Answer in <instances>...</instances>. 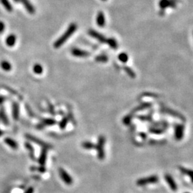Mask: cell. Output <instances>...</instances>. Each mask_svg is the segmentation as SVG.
I'll use <instances>...</instances> for the list:
<instances>
[{
	"instance_id": "5bb4252c",
	"label": "cell",
	"mask_w": 193,
	"mask_h": 193,
	"mask_svg": "<svg viewBox=\"0 0 193 193\" xmlns=\"http://www.w3.org/2000/svg\"><path fill=\"white\" fill-rule=\"evenodd\" d=\"M47 150H48V149L42 148L40 157H39L38 162L42 166H44L45 165V163H46L47 157Z\"/></svg>"
},
{
	"instance_id": "7a4b0ae2",
	"label": "cell",
	"mask_w": 193,
	"mask_h": 193,
	"mask_svg": "<svg viewBox=\"0 0 193 193\" xmlns=\"http://www.w3.org/2000/svg\"><path fill=\"white\" fill-rule=\"evenodd\" d=\"M106 142V138L104 135H100L98 138L97 144L95 145V149L97 152V157L100 160H102L105 157L104 152V145Z\"/></svg>"
},
{
	"instance_id": "9c48e42d",
	"label": "cell",
	"mask_w": 193,
	"mask_h": 193,
	"mask_svg": "<svg viewBox=\"0 0 193 193\" xmlns=\"http://www.w3.org/2000/svg\"><path fill=\"white\" fill-rule=\"evenodd\" d=\"M71 54L74 57H80V58H83V57H87L89 56L90 53L88 51L81 50L79 48H73L71 50Z\"/></svg>"
},
{
	"instance_id": "8992f818",
	"label": "cell",
	"mask_w": 193,
	"mask_h": 193,
	"mask_svg": "<svg viewBox=\"0 0 193 193\" xmlns=\"http://www.w3.org/2000/svg\"><path fill=\"white\" fill-rule=\"evenodd\" d=\"M59 176H60V178L62 180V181L65 182V184H67V185H71V184H72V178L70 174H69L66 170H64L63 168H59Z\"/></svg>"
},
{
	"instance_id": "d4e9b609",
	"label": "cell",
	"mask_w": 193,
	"mask_h": 193,
	"mask_svg": "<svg viewBox=\"0 0 193 193\" xmlns=\"http://www.w3.org/2000/svg\"><path fill=\"white\" fill-rule=\"evenodd\" d=\"M123 69L125 71V72L127 73V75H128L129 77H130L131 78L136 77V74H135V72L132 70V68H130V67L127 66H124L123 67Z\"/></svg>"
},
{
	"instance_id": "8fae6325",
	"label": "cell",
	"mask_w": 193,
	"mask_h": 193,
	"mask_svg": "<svg viewBox=\"0 0 193 193\" xmlns=\"http://www.w3.org/2000/svg\"><path fill=\"white\" fill-rule=\"evenodd\" d=\"M20 2L22 3V5H24V8H25L26 11L31 14H34L35 13V8L30 2V0H20Z\"/></svg>"
},
{
	"instance_id": "484cf974",
	"label": "cell",
	"mask_w": 193,
	"mask_h": 193,
	"mask_svg": "<svg viewBox=\"0 0 193 193\" xmlns=\"http://www.w3.org/2000/svg\"><path fill=\"white\" fill-rule=\"evenodd\" d=\"M33 71L37 75H41L43 72V67L40 64H36L33 67Z\"/></svg>"
},
{
	"instance_id": "6da1fadb",
	"label": "cell",
	"mask_w": 193,
	"mask_h": 193,
	"mask_svg": "<svg viewBox=\"0 0 193 193\" xmlns=\"http://www.w3.org/2000/svg\"><path fill=\"white\" fill-rule=\"evenodd\" d=\"M77 29V24L75 22H72L69 24L68 27H67V30L64 32L63 34L61 36L57 39L54 43V47L55 49H58L59 47H61L62 45L71 37V36L75 33Z\"/></svg>"
},
{
	"instance_id": "f546056e",
	"label": "cell",
	"mask_w": 193,
	"mask_h": 193,
	"mask_svg": "<svg viewBox=\"0 0 193 193\" xmlns=\"http://www.w3.org/2000/svg\"><path fill=\"white\" fill-rule=\"evenodd\" d=\"M68 121H69L68 118L65 117V118L61 120V122H59V127H60V129H65L67 126V123H68Z\"/></svg>"
},
{
	"instance_id": "9a60e30c",
	"label": "cell",
	"mask_w": 193,
	"mask_h": 193,
	"mask_svg": "<svg viewBox=\"0 0 193 193\" xmlns=\"http://www.w3.org/2000/svg\"><path fill=\"white\" fill-rule=\"evenodd\" d=\"M5 142L6 145H7L8 146L11 147L13 149H18V144L15 140H14L13 139L9 138V137H6L5 139Z\"/></svg>"
},
{
	"instance_id": "d6a6232c",
	"label": "cell",
	"mask_w": 193,
	"mask_h": 193,
	"mask_svg": "<svg viewBox=\"0 0 193 193\" xmlns=\"http://www.w3.org/2000/svg\"><path fill=\"white\" fill-rule=\"evenodd\" d=\"M34 188H32V187H30V188H29L24 193H34Z\"/></svg>"
},
{
	"instance_id": "ac0fdd59",
	"label": "cell",
	"mask_w": 193,
	"mask_h": 193,
	"mask_svg": "<svg viewBox=\"0 0 193 193\" xmlns=\"http://www.w3.org/2000/svg\"><path fill=\"white\" fill-rule=\"evenodd\" d=\"M106 44H107L110 46V48L113 49V50H117L118 48V43L115 39L113 37H110L107 38V40Z\"/></svg>"
},
{
	"instance_id": "44dd1931",
	"label": "cell",
	"mask_w": 193,
	"mask_h": 193,
	"mask_svg": "<svg viewBox=\"0 0 193 193\" xmlns=\"http://www.w3.org/2000/svg\"><path fill=\"white\" fill-rule=\"evenodd\" d=\"M0 2H1L2 5H3V7L5 8V9L7 10V12H12V10H13V7H12V4L9 2V0H0Z\"/></svg>"
},
{
	"instance_id": "1f68e13d",
	"label": "cell",
	"mask_w": 193,
	"mask_h": 193,
	"mask_svg": "<svg viewBox=\"0 0 193 193\" xmlns=\"http://www.w3.org/2000/svg\"><path fill=\"white\" fill-rule=\"evenodd\" d=\"M5 30V24L2 21H0V34L3 33Z\"/></svg>"
},
{
	"instance_id": "ffe728a7",
	"label": "cell",
	"mask_w": 193,
	"mask_h": 193,
	"mask_svg": "<svg viewBox=\"0 0 193 193\" xmlns=\"http://www.w3.org/2000/svg\"><path fill=\"white\" fill-rule=\"evenodd\" d=\"M56 124V121H55L54 119H50V118H47L44 119L42 121V125H40L42 127V128L44 126H52Z\"/></svg>"
},
{
	"instance_id": "277c9868",
	"label": "cell",
	"mask_w": 193,
	"mask_h": 193,
	"mask_svg": "<svg viewBox=\"0 0 193 193\" xmlns=\"http://www.w3.org/2000/svg\"><path fill=\"white\" fill-rule=\"evenodd\" d=\"M180 2V0H160L159 6L160 9L165 11L167 8H175Z\"/></svg>"
},
{
	"instance_id": "5b68a950",
	"label": "cell",
	"mask_w": 193,
	"mask_h": 193,
	"mask_svg": "<svg viewBox=\"0 0 193 193\" xmlns=\"http://www.w3.org/2000/svg\"><path fill=\"white\" fill-rule=\"evenodd\" d=\"M88 34H89L90 37H92V38L95 39L96 40H97L98 42H100V43H102V44H105V43L107 42V38L104 34L100 33L99 32L93 30V29H90V30H88Z\"/></svg>"
},
{
	"instance_id": "603a6c76",
	"label": "cell",
	"mask_w": 193,
	"mask_h": 193,
	"mask_svg": "<svg viewBox=\"0 0 193 193\" xmlns=\"http://www.w3.org/2000/svg\"><path fill=\"white\" fill-rule=\"evenodd\" d=\"M82 147H83L84 149H88V150H90V149H95V145L94 143L91 142L89 141H85L83 142L82 143Z\"/></svg>"
},
{
	"instance_id": "f1b7e54d",
	"label": "cell",
	"mask_w": 193,
	"mask_h": 193,
	"mask_svg": "<svg viewBox=\"0 0 193 193\" xmlns=\"http://www.w3.org/2000/svg\"><path fill=\"white\" fill-rule=\"evenodd\" d=\"M149 107H151L150 103H143V104H141L140 105H139L137 108H135V112H137V111H140V110H145V109L148 108Z\"/></svg>"
},
{
	"instance_id": "52a82bcc",
	"label": "cell",
	"mask_w": 193,
	"mask_h": 193,
	"mask_svg": "<svg viewBox=\"0 0 193 193\" xmlns=\"http://www.w3.org/2000/svg\"><path fill=\"white\" fill-rule=\"evenodd\" d=\"M184 126L183 125H176L174 126V138L177 140H181L184 136Z\"/></svg>"
},
{
	"instance_id": "cb8c5ba5",
	"label": "cell",
	"mask_w": 193,
	"mask_h": 193,
	"mask_svg": "<svg viewBox=\"0 0 193 193\" xmlns=\"http://www.w3.org/2000/svg\"><path fill=\"white\" fill-rule=\"evenodd\" d=\"M94 60H95L96 61H97V62L105 63L109 60V58L106 54H100V55H97V56H96L95 58H94Z\"/></svg>"
},
{
	"instance_id": "e575fe53",
	"label": "cell",
	"mask_w": 193,
	"mask_h": 193,
	"mask_svg": "<svg viewBox=\"0 0 193 193\" xmlns=\"http://www.w3.org/2000/svg\"><path fill=\"white\" fill-rule=\"evenodd\" d=\"M140 136L142 137L143 139H145L146 138V135L145 134V133H142V134H140Z\"/></svg>"
},
{
	"instance_id": "836d02e7",
	"label": "cell",
	"mask_w": 193,
	"mask_h": 193,
	"mask_svg": "<svg viewBox=\"0 0 193 193\" xmlns=\"http://www.w3.org/2000/svg\"><path fill=\"white\" fill-rule=\"evenodd\" d=\"M5 100H6V96H0V105H1V104H2Z\"/></svg>"
},
{
	"instance_id": "3957f363",
	"label": "cell",
	"mask_w": 193,
	"mask_h": 193,
	"mask_svg": "<svg viewBox=\"0 0 193 193\" xmlns=\"http://www.w3.org/2000/svg\"><path fill=\"white\" fill-rule=\"evenodd\" d=\"M159 181V178L157 175H151L147 177L140 178L137 180L136 184L137 186H145L147 184H156Z\"/></svg>"
},
{
	"instance_id": "4fadbf2b",
	"label": "cell",
	"mask_w": 193,
	"mask_h": 193,
	"mask_svg": "<svg viewBox=\"0 0 193 193\" xmlns=\"http://www.w3.org/2000/svg\"><path fill=\"white\" fill-rule=\"evenodd\" d=\"M12 117L14 120H18L19 117V106L16 102L12 103Z\"/></svg>"
},
{
	"instance_id": "30bf717a",
	"label": "cell",
	"mask_w": 193,
	"mask_h": 193,
	"mask_svg": "<svg viewBox=\"0 0 193 193\" xmlns=\"http://www.w3.org/2000/svg\"><path fill=\"white\" fill-rule=\"evenodd\" d=\"M165 179L166 180V182H167V184L169 185L170 189H171L172 191L175 192V191L177 190V184L175 181H174V180L173 179L172 175H170L169 174H165Z\"/></svg>"
},
{
	"instance_id": "8d00e7d4",
	"label": "cell",
	"mask_w": 193,
	"mask_h": 193,
	"mask_svg": "<svg viewBox=\"0 0 193 193\" xmlns=\"http://www.w3.org/2000/svg\"><path fill=\"white\" fill-rule=\"evenodd\" d=\"M13 1L14 2H16V3H18V2H20V0H13Z\"/></svg>"
},
{
	"instance_id": "d6986e66",
	"label": "cell",
	"mask_w": 193,
	"mask_h": 193,
	"mask_svg": "<svg viewBox=\"0 0 193 193\" xmlns=\"http://www.w3.org/2000/svg\"><path fill=\"white\" fill-rule=\"evenodd\" d=\"M24 146H25L26 149L29 151V154H30V157H31V159H35V157H34V149L33 148V147H32V145H31L30 142H26L24 143Z\"/></svg>"
},
{
	"instance_id": "e0dca14e",
	"label": "cell",
	"mask_w": 193,
	"mask_h": 193,
	"mask_svg": "<svg viewBox=\"0 0 193 193\" xmlns=\"http://www.w3.org/2000/svg\"><path fill=\"white\" fill-rule=\"evenodd\" d=\"M16 41H17V37L14 35V34H9L6 39V44L8 47H13L15 44Z\"/></svg>"
},
{
	"instance_id": "7402d4cb",
	"label": "cell",
	"mask_w": 193,
	"mask_h": 193,
	"mask_svg": "<svg viewBox=\"0 0 193 193\" xmlns=\"http://www.w3.org/2000/svg\"><path fill=\"white\" fill-rule=\"evenodd\" d=\"M0 65H1L2 69L3 70H5L6 72H9L12 70V65L7 60L2 61Z\"/></svg>"
},
{
	"instance_id": "f35d334b",
	"label": "cell",
	"mask_w": 193,
	"mask_h": 193,
	"mask_svg": "<svg viewBox=\"0 0 193 193\" xmlns=\"http://www.w3.org/2000/svg\"><path fill=\"white\" fill-rule=\"evenodd\" d=\"M185 193H190V192H185Z\"/></svg>"
},
{
	"instance_id": "ba28073f",
	"label": "cell",
	"mask_w": 193,
	"mask_h": 193,
	"mask_svg": "<svg viewBox=\"0 0 193 193\" xmlns=\"http://www.w3.org/2000/svg\"><path fill=\"white\" fill-rule=\"evenodd\" d=\"M26 138L29 139V140L32 141V142H34V143H36L37 145H39L40 146H41L42 147V148H47V149H49L50 148L51 146L49 144H47L46 142H43L42 140H41V139L37 138L36 137H34L32 136V135H26Z\"/></svg>"
},
{
	"instance_id": "4316f807",
	"label": "cell",
	"mask_w": 193,
	"mask_h": 193,
	"mask_svg": "<svg viewBox=\"0 0 193 193\" xmlns=\"http://www.w3.org/2000/svg\"><path fill=\"white\" fill-rule=\"evenodd\" d=\"M118 59H119V60H120V61H122V63H126L127 61H128L129 57H128V55L126 54V53L122 52V53H120V54L118 55Z\"/></svg>"
},
{
	"instance_id": "2e32d148",
	"label": "cell",
	"mask_w": 193,
	"mask_h": 193,
	"mask_svg": "<svg viewBox=\"0 0 193 193\" xmlns=\"http://www.w3.org/2000/svg\"><path fill=\"white\" fill-rule=\"evenodd\" d=\"M0 120H1L3 124H5V125H9V120H8L5 110L3 107L0 109Z\"/></svg>"
},
{
	"instance_id": "83f0119b",
	"label": "cell",
	"mask_w": 193,
	"mask_h": 193,
	"mask_svg": "<svg viewBox=\"0 0 193 193\" xmlns=\"http://www.w3.org/2000/svg\"><path fill=\"white\" fill-rule=\"evenodd\" d=\"M179 169L182 173L186 174V175H188L190 178H192V170L187 169V168H184L183 167H179Z\"/></svg>"
},
{
	"instance_id": "74e56055",
	"label": "cell",
	"mask_w": 193,
	"mask_h": 193,
	"mask_svg": "<svg viewBox=\"0 0 193 193\" xmlns=\"http://www.w3.org/2000/svg\"><path fill=\"white\" fill-rule=\"evenodd\" d=\"M102 1H107V0H102Z\"/></svg>"
},
{
	"instance_id": "d590c367",
	"label": "cell",
	"mask_w": 193,
	"mask_h": 193,
	"mask_svg": "<svg viewBox=\"0 0 193 193\" xmlns=\"http://www.w3.org/2000/svg\"><path fill=\"white\" fill-rule=\"evenodd\" d=\"M3 134H4V132H3V131L0 130V137H1L2 135H3Z\"/></svg>"
},
{
	"instance_id": "4dcf8cb0",
	"label": "cell",
	"mask_w": 193,
	"mask_h": 193,
	"mask_svg": "<svg viewBox=\"0 0 193 193\" xmlns=\"http://www.w3.org/2000/svg\"><path fill=\"white\" fill-rule=\"evenodd\" d=\"M132 114H129L128 115L125 117L124 119H123V122H124L125 124H126V125L130 124V123L131 122V121H132Z\"/></svg>"
},
{
	"instance_id": "7c38bea8",
	"label": "cell",
	"mask_w": 193,
	"mask_h": 193,
	"mask_svg": "<svg viewBox=\"0 0 193 193\" xmlns=\"http://www.w3.org/2000/svg\"><path fill=\"white\" fill-rule=\"evenodd\" d=\"M96 24L97 25L100 26V27H103L105 25L106 21H105V16H104V14L103 12L100 11L97 13V15H96Z\"/></svg>"
}]
</instances>
